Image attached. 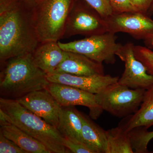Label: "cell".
<instances>
[{"mask_svg": "<svg viewBox=\"0 0 153 153\" xmlns=\"http://www.w3.org/2000/svg\"><path fill=\"white\" fill-rule=\"evenodd\" d=\"M33 9L20 1L0 13V63L11 57L33 53L40 44Z\"/></svg>", "mask_w": 153, "mask_h": 153, "instance_id": "6da1fadb", "label": "cell"}, {"mask_svg": "<svg viewBox=\"0 0 153 153\" xmlns=\"http://www.w3.org/2000/svg\"><path fill=\"white\" fill-rule=\"evenodd\" d=\"M1 66V97L17 100L30 92L44 89L50 83L47 74L34 63L32 53L11 57Z\"/></svg>", "mask_w": 153, "mask_h": 153, "instance_id": "7a4b0ae2", "label": "cell"}, {"mask_svg": "<svg viewBox=\"0 0 153 153\" xmlns=\"http://www.w3.org/2000/svg\"><path fill=\"white\" fill-rule=\"evenodd\" d=\"M0 109L8 116L11 123L42 143L52 153H69L63 137L55 127L20 104L17 100L1 97Z\"/></svg>", "mask_w": 153, "mask_h": 153, "instance_id": "3957f363", "label": "cell"}, {"mask_svg": "<svg viewBox=\"0 0 153 153\" xmlns=\"http://www.w3.org/2000/svg\"><path fill=\"white\" fill-rule=\"evenodd\" d=\"M74 0H42L33 9L40 43L63 39Z\"/></svg>", "mask_w": 153, "mask_h": 153, "instance_id": "277c9868", "label": "cell"}, {"mask_svg": "<svg viewBox=\"0 0 153 153\" xmlns=\"http://www.w3.org/2000/svg\"><path fill=\"white\" fill-rule=\"evenodd\" d=\"M146 90L132 89L117 82L95 94L97 104L103 111L117 117L124 118L138 110Z\"/></svg>", "mask_w": 153, "mask_h": 153, "instance_id": "5b68a950", "label": "cell"}, {"mask_svg": "<svg viewBox=\"0 0 153 153\" xmlns=\"http://www.w3.org/2000/svg\"><path fill=\"white\" fill-rule=\"evenodd\" d=\"M117 39L115 34L107 32L68 43L58 42L61 49L66 52L81 54L98 63L113 64L116 61V53L121 46L117 42Z\"/></svg>", "mask_w": 153, "mask_h": 153, "instance_id": "8992f818", "label": "cell"}, {"mask_svg": "<svg viewBox=\"0 0 153 153\" xmlns=\"http://www.w3.org/2000/svg\"><path fill=\"white\" fill-rule=\"evenodd\" d=\"M108 32L106 20L87 4L75 3L66 23L63 39L76 35L88 36Z\"/></svg>", "mask_w": 153, "mask_h": 153, "instance_id": "52a82bcc", "label": "cell"}, {"mask_svg": "<svg viewBox=\"0 0 153 153\" xmlns=\"http://www.w3.org/2000/svg\"><path fill=\"white\" fill-rule=\"evenodd\" d=\"M108 32L127 33L134 39L147 40L153 36V20L140 12L113 13L105 19Z\"/></svg>", "mask_w": 153, "mask_h": 153, "instance_id": "ba28073f", "label": "cell"}, {"mask_svg": "<svg viewBox=\"0 0 153 153\" xmlns=\"http://www.w3.org/2000/svg\"><path fill=\"white\" fill-rule=\"evenodd\" d=\"M134 45L128 42L122 45L116 55L125 64V69L118 83L132 89H146L153 85V75L149 74L142 62L134 53Z\"/></svg>", "mask_w": 153, "mask_h": 153, "instance_id": "9c48e42d", "label": "cell"}, {"mask_svg": "<svg viewBox=\"0 0 153 153\" xmlns=\"http://www.w3.org/2000/svg\"><path fill=\"white\" fill-rule=\"evenodd\" d=\"M45 88L61 106L81 105L88 108L92 119H97L103 111L94 94L70 85L53 82H50Z\"/></svg>", "mask_w": 153, "mask_h": 153, "instance_id": "30bf717a", "label": "cell"}, {"mask_svg": "<svg viewBox=\"0 0 153 153\" xmlns=\"http://www.w3.org/2000/svg\"><path fill=\"white\" fill-rule=\"evenodd\" d=\"M17 100L27 109L57 128L61 106L46 88L30 92Z\"/></svg>", "mask_w": 153, "mask_h": 153, "instance_id": "8fae6325", "label": "cell"}, {"mask_svg": "<svg viewBox=\"0 0 153 153\" xmlns=\"http://www.w3.org/2000/svg\"><path fill=\"white\" fill-rule=\"evenodd\" d=\"M47 78L50 82L70 85L96 94L108 85L117 83L119 77L108 74L78 76L67 73H57L47 74Z\"/></svg>", "mask_w": 153, "mask_h": 153, "instance_id": "7c38bea8", "label": "cell"}, {"mask_svg": "<svg viewBox=\"0 0 153 153\" xmlns=\"http://www.w3.org/2000/svg\"><path fill=\"white\" fill-rule=\"evenodd\" d=\"M67 73L78 76L105 74L102 63L94 61L81 54L66 51L65 58L53 73Z\"/></svg>", "mask_w": 153, "mask_h": 153, "instance_id": "4fadbf2b", "label": "cell"}, {"mask_svg": "<svg viewBox=\"0 0 153 153\" xmlns=\"http://www.w3.org/2000/svg\"><path fill=\"white\" fill-rule=\"evenodd\" d=\"M66 56V51L61 49L58 41L40 43L32 53L36 66L46 74H52L62 63Z\"/></svg>", "mask_w": 153, "mask_h": 153, "instance_id": "5bb4252c", "label": "cell"}, {"mask_svg": "<svg viewBox=\"0 0 153 153\" xmlns=\"http://www.w3.org/2000/svg\"><path fill=\"white\" fill-rule=\"evenodd\" d=\"M153 126V85L146 89L138 110L134 113L123 118L118 126L128 132L136 127L149 129Z\"/></svg>", "mask_w": 153, "mask_h": 153, "instance_id": "9a60e30c", "label": "cell"}, {"mask_svg": "<svg viewBox=\"0 0 153 153\" xmlns=\"http://www.w3.org/2000/svg\"><path fill=\"white\" fill-rule=\"evenodd\" d=\"M82 120L81 140L94 153H107L106 131L80 112Z\"/></svg>", "mask_w": 153, "mask_h": 153, "instance_id": "2e32d148", "label": "cell"}, {"mask_svg": "<svg viewBox=\"0 0 153 153\" xmlns=\"http://www.w3.org/2000/svg\"><path fill=\"white\" fill-rule=\"evenodd\" d=\"M57 128L63 137L82 141V120L80 112L74 106H61Z\"/></svg>", "mask_w": 153, "mask_h": 153, "instance_id": "e0dca14e", "label": "cell"}, {"mask_svg": "<svg viewBox=\"0 0 153 153\" xmlns=\"http://www.w3.org/2000/svg\"><path fill=\"white\" fill-rule=\"evenodd\" d=\"M0 132L27 153H52L42 143L13 124L1 126Z\"/></svg>", "mask_w": 153, "mask_h": 153, "instance_id": "ac0fdd59", "label": "cell"}, {"mask_svg": "<svg viewBox=\"0 0 153 153\" xmlns=\"http://www.w3.org/2000/svg\"><path fill=\"white\" fill-rule=\"evenodd\" d=\"M107 153H133L128 132L118 126L106 131Z\"/></svg>", "mask_w": 153, "mask_h": 153, "instance_id": "d6986e66", "label": "cell"}, {"mask_svg": "<svg viewBox=\"0 0 153 153\" xmlns=\"http://www.w3.org/2000/svg\"><path fill=\"white\" fill-rule=\"evenodd\" d=\"M144 127H138L134 132L133 142L138 151L140 153H149L148 145L153 139V131H149Z\"/></svg>", "mask_w": 153, "mask_h": 153, "instance_id": "ffe728a7", "label": "cell"}, {"mask_svg": "<svg viewBox=\"0 0 153 153\" xmlns=\"http://www.w3.org/2000/svg\"><path fill=\"white\" fill-rule=\"evenodd\" d=\"M134 53L138 60L143 63L149 74L153 75V51L147 47L134 45Z\"/></svg>", "mask_w": 153, "mask_h": 153, "instance_id": "44dd1931", "label": "cell"}, {"mask_svg": "<svg viewBox=\"0 0 153 153\" xmlns=\"http://www.w3.org/2000/svg\"><path fill=\"white\" fill-rule=\"evenodd\" d=\"M91 7L94 9L102 18L107 19L114 13L108 0H84Z\"/></svg>", "mask_w": 153, "mask_h": 153, "instance_id": "7402d4cb", "label": "cell"}, {"mask_svg": "<svg viewBox=\"0 0 153 153\" xmlns=\"http://www.w3.org/2000/svg\"><path fill=\"white\" fill-rule=\"evenodd\" d=\"M63 143L64 146L70 152L74 153H94L84 143L76 139L63 137Z\"/></svg>", "mask_w": 153, "mask_h": 153, "instance_id": "603a6c76", "label": "cell"}, {"mask_svg": "<svg viewBox=\"0 0 153 153\" xmlns=\"http://www.w3.org/2000/svg\"><path fill=\"white\" fill-rule=\"evenodd\" d=\"M0 153H27L22 148L0 132Z\"/></svg>", "mask_w": 153, "mask_h": 153, "instance_id": "cb8c5ba5", "label": "cell"}, {"mask_svg": "<svg viewBox=\"0 0 153 153\" xmlns=\"http://www.w3.org/2000/svg\"><path fill=\"white\" fill-rule=\"evenodd\" d=\"M114 13L138 12L130 0H108Z\"/></svg>", "mask_w": 153, "mask_h": 153, "instance_id": "d4e9b609", "label": "cell"}, {"mask_svg": "<svg viewBox=\"0 0 153 153\" xmlns=\"http://www.w3.org/2000/svg\"><path fill=\"white\" fill-rule=\"evenodd\" d=\"M138 12L147 14L152 4L153 0H130Z\"/></svg>", "mask_w": 153, "mask_h": 153, "instance_id": "484cf974", "label": "cell"}, {"mask_svg": "<svg viewBox=\"0 0 153 153\" xmlns=\"http://www.w3.org/2000/svg\"><path fill=\"white\" fill-rule=\"evenodd\" d=\"M22 0H0V13L10 8Z\"/></svg>", "mask_w": 153, "mask_h": 153, "instance_id": "4316f807", "label": "cell"}, {"mask_svg": "<svg viewBox=\"0 0 153 153\" xmlns=\"http://www.w3.org/2000/svg\"><path fill=\"white\" fill-rule=\"evenodd\" d=\"M12 124L11 120L5 113L0 109V125L1 126L7 125Z\"/></svg>", "mask_w": 153, "mask_h": 153, "instance_id": "83f0119b", "label": "cell"}, {"mask_svg": "<svg viewBox=\"0 0 153 153\" xmlns=\"http://www.w3.org/2000/svg\"><path fill=\"white\" fill-rule=\"evenodd\" d=\"M42 0H22L30 8L33 9Z\"/></svg>", "mask_w": 153, "mask_h": 153, "instance_id": "f1b7e54d", "label": "cell"}, {"mask_svg": "<svg viewBox=\"0 0 153 153\" xmlns=\"http://www.w3.org/2000/svg\"><path fill=\"white\" fill-rule=\"evenodd\" d=\"M145 44L147 47L152 49L153 48V36L144 41Z\"/></svg>", "mask_w": 153, "mask_h": 153, "instance_id": "f546056e", "label": "cell"}, {"mask_svg": "<svg viewBox=\"0 0 153 153\" xmlns=\"http://www.w3.org/2000/svg\"><path fill=\"white\" fill-rule=\"evenodd\" d=\"M153 2L152 4V6H151L149 10L147 13V15L149 16H151V15H153Z\"/></svg>", "mask_w": 153, "mask_h": 153, "instance_id": "4dcf8cb0", "label": "cell"}]
</instances>
